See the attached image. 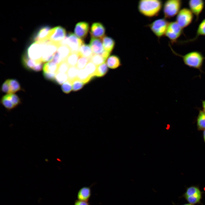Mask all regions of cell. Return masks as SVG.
Segmentation results:
<instances>
[{"label": "cell", "mask_w": 205, "mask_h": 205, "mask_svg": "<svg viewBox=\"0 0 205 205\" xmlns=\"http://www.w3.org/2000/svg\"><path fill=\"white\" fill-rule=\"evenodd\" d=\"M163 5L162 1L160 0H141L138 3V9L143 16L151 18L159 15Z\"/></svg>", "instance_id": "6da1fadb"}, {"label": "cell", "mask_w": 205, "mask_h": 205, "mask_svg": "<svg viewBox=\"0 0 205 205\" xmlns=\"http://www.w3.org/2000/svg\"><path fill=\"white\" fill-rule=\"evenodd\" d=\"M169 46L173 53L181 58L184 63L186 65L190 67L197 69L201 73L203 72L202 65L205 57L201 52L194 51L182 55L176 52L170 44Z\"/></svg>", "instance_id": "7a4b0ae2"}, {"label": "cell", "mask_w": 205, "mask_h": 205, "mask_svg": "<svg viewBox=\"0 0 205 205\" xmlns=\"http://www.w3.org/2000/svg\"><path fill=\"white\" fill-rule=\"evenodd\" d=\"M204 193L198 186L191 185L186 187V191L181 198L183 197L189 203L193 205L202 204L201 200Z\"/></svg>", "instance_id": "3957f363"}, {"label": "cell", "mask_w": 205, "mask_h": 205, "mask_svg": "<svg viewBox=\"0 0 205 205\" xmlns=\"http://www.w3.org/2000/svg\"><path fill=\"white\" fill-rule=\"evenodd\" d=\"M181 0H168L163 5V11L165 18L171 19L177 15L182 5Z\"/></svg>", "instance_id": "277c9868"}, {"label": "cell", "mask_w": 205, "mask_h": 205, "mask_svg": "<svg viewBox=\"0 0 205 205\" xmlns=\"http://www.w3.org/2000/svg\"><path fill=\"white\" fill-rule=\"evenodd\" d=\"M169 22L164 18L155 20L147 26L155 35L160 39L165 35Z\"/></svg>", "instance_id": "5b68a950"}, {"label": "cell", "mask_w": 205, "mask_h": 205, "mask_svg": "<svg viewBox=\"0 0 205 205\" xmlns=\"http://www.w3.org/2000/svg\"><path fill=\"white\" fill-rule=\"evenodd\" d=\"M183 33V29L176 21H172L169 22L165 35L173 44L177 42Z\"/></svg>", "instance_id": "8992f818"}, {"label": "cell", "mask_w": 205, "mask_h": 205, "mask_svg": "<svg viewBox=\"0 0 205 205\" xmlns=\"http://www.w3.org/2000/svg\"><path fill=\"white\" fill-rule=\"evenodd\" d=\"M193 18L194 15L190 10L187 8H183L177 15L176 21L183 29L192 23Z\"/></svg>", "instance_id": "52a82bcc"}, {"label": "cell", "mask_w": 205, "mask_h": 205, "mask_svg": "<svg viewBox=\"0 0 205 205\" xmlns=\"http://www.w3.org/2000/svg\"><path fill=\"white\" fill-rule=\"evenodd\" d=\"M84 42L72 32H69L60 44L67 45L70 49L71 52H77Z\"/></svg>", "instance_id": "ba28073f"}, {"label": "cell", "mask_w": 205, "mask_h": 205, "mask_svg": "<svg viewBox=\"0 0 205 205\" xmlns=\"http://www.w3.org/2000/svg\"><path fill=\"white\" fill-rule=\"evenodd\" d=\"M42 43L44 46L41 61L43 62H50L52 60L60 45L49 40Z\"/></svg>", "instance_id": "9c48e42d"}, {"label": "cell", "mask_w": 205, "mask_h": 205, "mask_svg": "<svg viewBox=\"0 0 205 205\" xmlns=\"http://www.w3.org/2000/svg\"><path fill=\"white\" fill-rule=\"evenodd\" d=\"M65 29L60 26L51 28L49 32L48 39L50 41L60 45L65 37Z\"/></svg>", "instance_id": "30bf717a"}, {"label": "cell", "mask_w": 205, "mask_h": 205, "mask_svg": "<svg viewBox=\"0 0 205 205\" xmlns=\"http://www.w3.org/2000/svg\"><path fill=\"white\" fill-rule=\"evenodd\" d=\"M42 43L34 42L28 48L26 55L31 59L34 60H41L43 48Z\"/></svg>", "instance_id": "8fae6325"}, {"label": "cell", "mask_w": 205, "mask_h": 205, "mask_svg": "<svg viewBox=\"0 0 205 205\" xmlns=\"http://www.w3.org/2000/svg\"><path fill=\"white\" fill-rule=\"evenodd\" d=\"M23 65L27 70L38 72L40 71L43 67L41 60H34L29 58L26 54H24L22 58Z\"/></svg>", "instance_id": "7c38bea8"}, {"label": "cell", "mask_w": 205, "mask_h": 205, "mask_svg": "<svg viewBox=\"0 0 205 205\" xmlns=\"http://www.w3.org/2000/svg\"><path fill=\"white\" fill-rule=\"evenodd\" d=\"M188 5L189 9L196 17V21H197L204 8V1L203 0H190L188 1Z\"/></svg>", "instance_id": "4fadbf2b"}, {"label": "cell", "mask_w": 205, "mask_h": 205, "mask_svg": "<svg viewBox=\"0 0 205 205\" xmlns=\"http://www.w3.org/2000/svg\"><path fill=\"white\" fill-rule=\"evenodd\" d=\"M51 27L48 25L42 26L37 31L33 37V39L35 42H43L48 40V36Z\"/></svg>", "instance_id": "5bb4252c"}, {"label": "cell", "mask_w": 205, "mask_h": 205, "mask_svg": "<svg viewBox=\"0 0 205 205\" xmlns=\"http://www.w3.org/2000/svg\"><path fill=\"white\" fill-rule=\"evenodd\" d=\"M105 32V28L101 23L95 22L92 24L90 32L91 37L102 39L104 36Z\"/></svg>", "instance_id": "9a60e30c"}, {"label": "cell", "mask_w": 205, "mask_h": 205, "mask_svg": "<svg viewBox=\"0 0 205 205\" xmlns=\"http://www.w3.org/2000/svg\"><path fill=\"white\" fill-rule=\"evenodd\" d=\"M89 28V23L85 22H81L75 25L74 32L75 35L80 38H83L87 34Z\"/></svg>", "instance_id": "2e32d148"}, {"label": "cell", "mask_w": 205, "mask_h": 205, "mask_svg": "<svg viewBox=\"0 0 205 205\" xmlns=\"http://www.w3.org/2000/svg\"><path fill=\"white\" fill-rule=\"evenodd\" d=\"M100 39L91 37L89 46L94 54L101 55L105 51L103 44Z\"/></svg>", "instance_id": "e0dca14e"}, {"label": "cell", "mask_w": 205, "mask_h": 205, "mask_svg": "<svg viewBox=\"0 0 205 205\" xmlns=\"http://www.w3.org/2000/svg\"><path fill=\"white\" fill-rule=\"evenodd\" d=\"M91 186H83L78 190L77 195V199L83 201L88 202L91 195Z\"/></svg>", "instance_id": "ac0fdd59"}, {"label": "cell", "mask_w": 205, "mask_h": 205, "mask_svg": "<svg viewBox=\"0 0 205 205\" xmlns=\"http://www.w3.org/2000/svg\"><path fill=\"white\" fill-rule=\"evenodd\" d=\"M200 36H205V18L199 24L196 31V35L193 38L187 40L179 41V42L182 44L194 42Z\"/></svg>", "instance_id": "d6986e66"}, {"label": "cell", "mask_w": 205, "mask_h": 205, "mask_svg": "<svg viewBox=\"0 0 205 205\" xmlns=\"http://www.w3.org/2000/svg\"><path fill=\"white\" fill-rule=\"evenodd\" d=\"M106 64L108 67L111 69L117 68L121 64L120 58L116 55L109 56L107 59Z\"/></svg>", "instance_id": "ffe728a7"}, {"label": "cell", "mask_w": 205, "mask_h": 205, "mask_svg": "<svg viewBox=\"0 0 205 205\" xmlns=\"http://www.w3.org/2000/svg\"><path fill=\"white\" fill-rule=\"evenodd\" d=\"M102 43L104 50L111 53L115 45V41L112 38L104 36L102 39Z\"/></svg>", "instance_id": "44dd1931"}, {"label": "cell", "mask_w": 205, "mask_h": 205, "mask_svg": "<svg viewBox=\"0 0 205 205\" xmlns=\"http://www.w3.org/2000/svg\"><path fill=\"white\" fill-rule=\"evenodd\" d=\"M78 52L80 57L90 59L94 54L89 45L85 44L81 45Z\"/></svg>", "instance_id": "7402d4cb"}, {"label": "cell", "mask_w": 205, "mask_h": 205, "mask_svg": "<svg viewBox=\"0 0 205 205\" xmlns=\"http://www.w3.org/2000/svg\"><path fill=\"white\" fill-rule=\"evenodd\" d=\"M63 61L66 60L71 53V51L68 46L63 44H60L56 52Z\"/></svg>", "instance_id": "603a6c76"}, {"label": "cell", "mask_w": 205, "mask_h": 205, "mask_svg": "<svg viewBox=\"0 0 205 205\" xmlns=\"http://www.w3.org/2000/svg\"><path fill=\"white\" fill-rule=\"evenodd\" d=\"M199 113L196 118L197 128L199 131L205 129V113L200 108H198Z\"/></svg>", "instance_id": "cb8c5ba5"}, {"label": "cell", "mask_w": 205, "mask_h": 205, "mask_svg": "<svg viewBox=\"0 0 205 205\" xmlns=\"http://www.w3.org/2000/svg\"><path fill=\"white\" fill-rule=\"evenodd\" d=\"M1 103L7 110H10L15 108L12 101L10 94L3 96L1 100Z\"/></svg>", "instance_id": "d4e9b609"}, {"label": "cell", "mask_w": 205, "mask_h": 205, "mask_svg": "<svg viewBox=\"0 0 205 205\" xmlns=\"http://www.w3.org/2000/svg\"><path fill=\"white\" fill-rule=\"evenodd\" d=\"M10 88V94L15 93L21 89L20 85L16 79H9Z\"/></svg>", "instance_id": "484cf974"}, {"label": "cell", "mask_w": 205, "mask_h": 205, "mask_svg": "<svg viewBox=\"0 0 205 205\" xmlns=\"http://www.w3.org/2000/svg\"><path fill=\"white\" fill-rule=\"evenodd\" d=\"M58 65L52 61L45 63L43 67V72L56 73Z\"/></svg>", "instance_id": "4316f807"}, {"label": "cell", "mask_w": 205, "mask_h": 205, "mask_svg": "<svg viewBox=\"0 0 205 205\" xmlns=\"http://www.w3.org/2000/svg\"><path fill=\"white\" fill-rule=\"evenodd\" d=\"M80 57L78 52H71L67 58L66 62L69 67L76 66Z\"/></svg>", "instance_id": "83f0119b"}, {"label": "cell", "mask_w": 205, "mask_h": 205, "mask_svg": "<svg viewBox=\"0 0 205 205\" xmlns=\"http://www.w3.org/2000/svg\"><path fill=\"white\" fill-rule=\"evenodd\" d=\"M77 79L86 84L89 83L92 78L84 69L79 70Z\"/></svg>", "instance_id": "f1b7e54d"}, {"label": "cell", "mask_w": 205, "mask_h": 205, "mask_svg": "<svg viewBox=\"0 0 205 205\" xmlns=\"http://www.w3.org/2000/svg\"><path fill=\"white\" fill-rule=\"evenodd\" d=\"M108 67L105 62L97 66L95 77H101L104 76L108 71Z\"/></svg>", "instance_id": "f546056e"}, {"label": "cell", "mask_w": 205, "mask_h": 205, "mask_svg": "<svg viewBox=\"0 0 205 205\" xmlns=\"http://www.w3.org/2000/svg\"><path fill=\"white\" fill-rule=\"evenodd\" d=\"M79 69L75 67H69L67 73L68 80L72 82L77 78Z\"/></svg>", "instance_id": "4dcf8cb0"}, {"label": "cell", "mask_w": 205, "mask_h": 205, "mask_svg": "<svg viewBox=\"0 0 205 205\" xmlns=\"http://www.w3.org/2000/svg\"><path fill=\"white\" fill-rule=\"evenodd\" d=\"M97 68V66L90 61L87 64L84 69L93 79L95 77Z\"/></svg>", "instance_id": "1f68e13d"}, {"label": "cell", "mask_w": 205, "mask_h": 205, "mask_svg": "<svg viewBox=\"0 0 205 205\" xmlns=\"http://www.w3.org/2000/svg\"><path fill=\"white\" fill-rule=\"evenodd\" d=\"M68 80L66 73L57 72L54 81L58 85H62Z\"/></svg>", "instance_id": "d6a6232c"}, {"label": "cell", "mask_w": 205, "mask_h": 205, "mask_svg": "<svg viewBox=\"0 0 205 205\" xmlns=\"http://www.w3.org/2000/svg\"><path fill=\"white\" fill-rule=\"evenodd\" d=\"M90 60L97 66L105 63L106 60L100 55L93 54Z\"/></svg>", "instance_id": "836d02e7"}, {"label": "cell", "mask_w": 205, "mask_h": 205, "mask_svg": "<svg viewBox=\"0 0 205 205\" xmlns=\"http://www.w3.org/2000/svg\"><path fill=\"white\" fill-rule=\"evenodd\" d=\"M90 61L89 59L83 57H80L75 67L79 70L84 69Z\"/></svg>", "instance_id": "e575fe53"}, {"label": "cell", "mask_w": 205, "mask_h": 205, "mask_svg": "<svg viewBox=\"0 0 205 205\" xmlns=\"http://www.w3.org/2000/svg\"><path fill=\"white\" fill-rule=\"evenodd\" d=\"M72 90L76 91L82 89L86 84L77 78L72 82Z\"/></svg>", "instance_id": "d590c367"}, {"label": "cell", "mask_w": 205, "mask_h": 205, "mask_svg": "<svg viewBox=\"0 0 205 205\" xmlns=\"http://www.w3.org/2000/svg\"><path fill=\"white\" fill-rule=\"evenodd\" d=\"M69 67L66 61L63 62L58 65L57 72L67 73Z\"/></svg>", "instance_id": "8d00e7d4"}, {"label": "cell", "mask_w": 205, "mask_h": 205, "mask_svg": "<svg viewBox=\"0 0 205 205\" xmlns=\"http://www.w3.org/2000/svg\"><path fill=\"white\" fill-rule=\"evenodd\" d=\"M61 89L64 93H69L72 90V83L68 80L62 85Z\"/></svg>", "instance_id": "74e56055"}, {"label": "cell", "mask_w": 205, "mask_h": 205, "mask_svg": "<svg viewBox=\"0 0 205 205\" xmlns=\"http://www.w3.org/2000/svg\"><path fill=\"white\" fill-rule=\"evenodd\" d=\"M1 90L3 92L7 94H10L9 79H6L3 83L1 87Z\"/></svg>", "instance_id": "f35d334b"}, {"label": "cell", "mask_w": 205, "mask_h": 205, "mask_svg": "<svg viewBox=\"0 0 205 205\" xmlns=\"http://www.w3.org/2000/svg\"><path fill=\"white\" fill-rule=\"evenodd\" d=\"M10 95L12 101L16 107L20 104V99L19 96L15 93L10 94Z\"/></svg>", "instance_id": "ab89813d"}, {"label": "cell", "mask_w": 205, "mask_h": 205, "mask_svg": "<svg viewBox=\"0 0 205 205\" xmlns=\"http://www.w3.org/2000/svg\"><path fill=\"white\" fill-rule=\"evenodd\" d=\"M56 73H48L43 72V75L44 78L46 80L50 81H54Z\"/></svg>", "instance_id": "60d3db41"}, {"label": "cell", "mask_w": 205, "mask_h": 205, "mask_svg": "<svg viewBox=\"0 0 205 205\" xmlns=\"http://www.w3.org/2000/svg\"><path fill=\"white\" fill-rule=\"evenodd\" d=\"M74 205H90L89 202L83 201L78 199L75 200Z\"/></svg>", "instance_id": "b9f144b4"}, {"label": "cell", "mask_w": 205, "mask_h": 205, "mask_svg": "<svg viewBox=\"0 0 205 205\" xmlns=\"http://www.w3.org/2000/svg\"><path fill=\"white\" fill-rule=\"evenodd\" d=\"M202 110L205 113V100H202Z\"/></svg>", "instance_id": "7bdbcfd3"}, {"label": "cell", "mask_w": 205, "mask_h": 205, "mask_svg": "<svg viewBox=\"0 0 205 205\" xmlns=\"http://www.w3.org/2000/svg\"><path fill=\"white\" fill-rule=\"evenodd\" d=\"M203 136L204 141L205 143V129L204 130L203 133Z\"/></svg>", "instance_id": "ee69618b"}, {"label": "cell", "mask_w": 205, "mask_h": 205, "mask_svg": "<svg viewBox=\"0 0 205 205\" xmlns=\"http://www.w3.org/2000/svg\"><path fill=\"white\" fill-rule=\"evenodd\" d=\"M172 203L174 204V205H176L173 202ZM193 205V204H190V203H186V204H183L182 205Z\"/></svg>", "instance_id": "f6af8a7d"}]
</instances>
